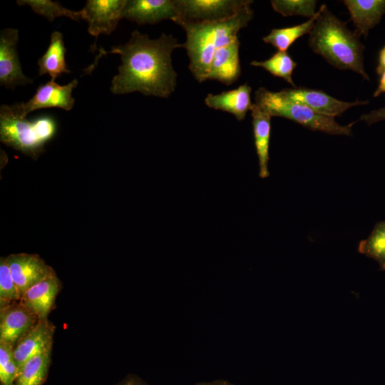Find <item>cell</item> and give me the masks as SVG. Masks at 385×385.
Instances as JSON below:
<instances>
[{"instance_id":"6da1fadb","label":"cell","mask_w":385,"mask_h":385,"mask_svg":"<svg viewBox=\"0 0 385 385\" xmlns=\"http://www.w3.org/2000/svg\"><path fill=\"white\" fill-rule=\"evenodd\" d=\"M183 43L171 34L163 33L157 39L135 30L125 44L113 46L102 54L118 53L122 63L112 81L113 94L138 91L145 96L168 98L175 91L177 73L172 65V52Z\"/></svg>"},{"instance_id":"7a4b0ae2","label":"cell","mask_w":385,"mask_h":385,"mask_svg":"<svg viewBox=\"0 0 385 385\" xmlns=\"http://www.w3.org/2000/svg\"><path fill=\"white\" fill-rule=\"evenodd\" d=\"M248 4L234 16L215 22L181 21L178 24L186 33L183 43L190 59L189 69L202 83L207 80L215 52L238 38L237 34L252 19L254 13Z\"/></svg>"},{"instance_id":"3957f363","label":"cell","mask_w":385,"mask_h":385,"mask_svg":"<svg viewBox=\"0 0 385 385\" xmlns=\"http://www.w3.org/2000/svg\"><path fill=\"white\" fill-rule=\"evenodd\" d=\"M309 37L312 50L339 69L351 70L369 80L364 67V46L359 35L330 12L326 4L319 9Z\"/></svg>"},{"instance_id":"277c9868","label":"cell","mask_w":385,"mask_h":385,"mask_svg":"<svg viewBox=\"0 0 385 385\" xmlns=\"http://www.w3.org/2000/svg\"><path fill=\"white\" fill-rule=\"evenodd\" d=\"M55 119L42 115L34 120L22 116L13 104L0 107V140L7 146L36 159L56 134Z\"/></svg>"},{"instance_id":"5b68a950","label":"cell","mask_w":385,"mask_h":385,"mask_svg":"<svg viewBox=\"0 0 385 385\" xmlns=\"http://www.w3.org/2000/svg\"><path fill=\"white\" fill-rule=\"evenodd\" d=\"M255 103L272 116L293 120L304 127L331 135H350L354 123L346 125L339 124L334 117L318 113L305 105L282 96L279 92L260 87L255 93Z\"/></svg>"},{"instance_id":"8992f818","label":"cell","mask_w":385,"mask_h":385,"mask_svg":"<svg viewBox=\"0 0 385 385\" xmlns=\"http://www.w3.org/2000/svg\"><path fill=\"white\" fill-rule=\"evenodd\" d=\"M179 19L176 21L215 22L228 19L243 7L251 4L250 0H174Z\"/></svg>"},{"instance_id":"52a82bcc","label":"cell","mask_w":385,"mask_h":385,"mask_svg":"<svg viewBox=\"0 0 385 385\" xmlns=\"http://www.w3.org/2000/svg\"><path fill=\"white\" fill-rule=\"evenodd\" d=\"M78 83L77 79H73L67 85L61 86L51 79L50 81L40 85L35 94L27 102L14 105L24 117L41 108H58L68 111L74 106L75 99L72 96V91Z\"/></svg>"},{"instance_id":"ba28073f","label":"cell","mask_w":385,"mask_h":385,"mask_svg":"<svg viewBox=\"0 0 385 385\" xmlns=\"http://www.w3.org/2000/svg\"><path fill=\"white\" fill-rule=\"evenodd\" d=\"M279 92L287 99L305 105L318 113L334 118L342 115L351 107L369 103L367 101L359 100L354 102L342 101L322 91L304 87L284 88Z\"/></svg>"},{"instance_id":"9c48e42d","label":"cell","mask_w":385,"mask_h":385,"mask_svg":"<svg viewBox=\"0 0 385 385\" xmlns=\"http://www.w3.org/2000/svg\"><path fill=\"white\" fill-rule=\"evenodd\" d=\"M125 3L126 0H88L81 10L88 33L96 38L101 34H111L123 18Z\"/></svg>"},{"instance_id":"30bf717a","label":"cell","mask_w":385,"mask_h":385,"mask_svg":"<svg viewBox=\"0 0 385 385\" xmlns=\"http://www.w3.org/2000/svg\"><path fill=\"white\" fill-rule=\"evenodd\" d=\"M19 31L6 28L0 34V85L6 88H14L16 86L33 83L22 72L17 53Z\"/></svg>"},{"instance_id":"8fae6325","label":"cell","mask_w":385,"mask_h":385,"mask_svg":"<svg viewBox=\"0 0 385 385\" xmlns=\"http://www.w3.org/2000/svg\"><path fill=\"white\" fill-rule=\"evenodd\" d=\"M54 327L47 318L38 319L14 346L17 374L31 357L51 349Z\"/></svg>"},{"instance_id":"7c38bea8","label":"cell","mask_w":385,"mask_h":385,"mask_svg":"<svg viewBox=\"0 0 385 385\" xmlns=\"http://www.w3.org/2000/svg\"><path fill=\"white\" fill-rule=\"evenodd\" d=\"M123 16L138 25L155 24L167 19L176 23L179 19L174 0H126Z\"/></svg>"},{"instance_id":"4fadbf2b","label":"cell","mask_w":385,"mask_h":385,"mask_svg":"<svg viewBox=\"0 0 385 385\" xmlns=\"http://www.w3.org/2000/svg\"><path fill=\"white\" fill-rule=\"evenodd\" d=\"M60 285L55 271L51 269L44 277L23 293L20 302L38 319H46L53 306Z\"/></svg>"},{"instance_id":"5bb4252c","label":"cell","mask_w":385,"mask_h":385,"mask_svg":"<svg viewBox=\"0 0 385 385\" xmlns=\"http://www.w3.org/2000/svg\"><path fill=\"white\" fill-rule=\"evenodd\" d=\"M15 285L21 295L52 269L34 254H12L6 257Z\"/></svg>"},{"instance_id":"9a60e30c","label":"cell","mask_w":385,"mask_h":385,"mask_svg":"<svg viewBox=\"0 0 385 385\" xmlns=\"http://www.w3.org/2000/svg\"><path fill=\"white\" fill-rule=\"evenodd\" d=\"M38 320L21 302L1 307L0 342L12 346Z\"/></svg>"},{"instance_id":"2e32d148","label":"cell","mask_w":385,"mask_h":385,"mask_svg":"<svg viewBox=\"0 0 385 385\" xmlns=\"http://www.w3.org/2000/svg\"><path fill=\"white\" fill-rule=\"evenodd\" d=\"M240 41L237 38L217 49L212 57L207 80H215L227 86L237 81L241 74Z\"/></svg>"},{"instance_id":"e0dca14e","label":"cell","mask_w":385,"mask_h":385,"mask_svg":"<svg viewBox=\"0 0 385 385\" xmlns=\"http://www.w3.org/2000/svg\"><path fill=\"white\" fill-rule=\"evenodd\" d=\"M251 91V87L246 83L235 89L218 94L209 93L205 98V103L209 108L230 113L237 120H242L253 105Z\"/></svg>"},{"instance_id":"ac0fdd59","label":"cell","mask_w":385,"mask_h":385,"mask_svg":"<svg viewBox=\"0 0 385 385\" xmlns=\"http://www.w3.org/2000/svg\"><path fill=\"white\" fill-rule=\"evenodd\" d=\"M251 113L255 146L259 161V176L266 178L270 175L268 163L272 116L256 103H253Z\"/></svg>"},{"instance_id":"d6986e66","label":"cell","mask_w":385,"mask_h":385,"mask_svg":"<svg viewBox=\"0 0 385 385\" xmlns=\"http://www.w3.org/2000/svg\"><path fill=\"white\" fill-rule=\"evenodd\" d=\"M356 32L366 36L385 13V0H345Z\"/></svg>"},{"instance_id":"ffe728a7","label":"cell","mask_w":385,"mask_h":385,"mask_svg":"<svg viewBox=\"0 0 385 385\" xmlns=\"http://www.w3.org/2000/svg\"><path fill=\"white\" fill-rule=\"evenodd\" d=\"M66 52L62 34L53 31L46 51L38 61V75L49 74L51 80L55 81L62 73H70L71 71L66 67Z\"/></svg>"},{"instance_id":"44dd1931","label":"cell","mask_w":385,"mask_h":385,"mask_svg":"<svg viewBox=\"0 0 385 385\" xmlns=\"http://www.w3.org/2000/svg\"><path fill=\"white\" fill-rule=\"evenodd\" d=\"M49 349L29 359L19 371L14 385H42L51 361Z\"/></svg>"},{"instance_id":"7402d4cb","label":"cell","mask_w":385,"mask_h":385,"mask_svg":"<svg viewBox=\"0 0 385 385\" xmlns=\"http://www.w3.org/2000/svg\"><path fill=\"white\" fill-rule=\"evenodd\" d=\"M318 15L319 11L303 24L283 29H274L267 36L263 37L262 40L267 43L272 44L279 51H286L294 41L310 33Z\"/></svg>"},{"instance_id":"603a6c76","label":"cell","mask_w":385,"mask_h":385,"mask_svg":"<svg viewBox=\"0 0 385 385\" xmlns=\"http://www.w3.org/2000/svg\"><path fill=\"white\" fill-rule=\"evenodd\" d=\"M358 251L376 260L381 270H385V221L376 222L369 236L361 240Z\"/></svg>"},{"instance_id":"cb8c5ba5","label":"cell","mask_w":385,"mask_h":385,"mask_svg":"<svg viewBox=\"0 0 385 385\" xmlns=\"http://www.w3.org/2000/svg\"><path fill=\"white\" fill-rule=\"evenodd\" d=\"M250 64L253 66L263 68L272 75L282 78L293 87H296L292 81V74L297 66V63L286 51H278L271 58L265 61H253Z\"/></svg>"},{"instance_id":"d4e9b609","label":"cell","mask_w":385,"mask_h":385,"mask_svg":"<svg viewBox=\"0 0 385 385\" xmlns=\"http://www.w3.org/2000/svg\"><path fill=\"white\" fill-rule=\"evenodd\" d=\"M19 6L29 5L36 14L52 22L56 17L66 16L74 21L83 19L82 10L75 11L64 8L58 2L50 0H18Z\"/></svg>"},{"instance_id":"484cf974","label":"cell","mask_w":385,"mask_h":385,"mask_svg":"<svg viewBox=\"0 0 385 385\" xmlns=\"http://www.w3.org/2000/svg\"><path fill=\"white\" fill-rule=\"evenodd\" d=\"M317 1L314 0H272L273 9L284 16L299 15L313 17Z\"/></svg>"},{"instance_id":"4316f807","label":"cell","mask_w":385,"mask_h":385,"mask_svg":"<svg viewBox=\"0 0 385 385\" xmlns=\"http://www.w3.org/2000/svg\"><path fill=\"white\" fill-rule=\"evenodd\" d=\"M13 349L14 346L0 342V381L2 385H14L17 376Z\"/></svg>"},{"instance_id":"83f0119b","label":"cell","mask_w":385,"mask_h":385,"mask_svg":"<svg viewBox=\"0 0 385 385\" xmlns=\"http://www.w3.org/2000/svg\"><path fill=\"white\" fill-rule=\"evenodd\" d=\"M21 299L13 280L6 257L0 258V302L1 307L5 304Z\"/></svg>"},{"instance_id":"f1b7e54d","label":"cell","mask_w":385,"mask_h":385,"mask_svg":"<svg viewBox=\"0 0 385 385\" xmlns=\"http://www.w3.org/2000/svg\"><path fill=\"white\" fill-rule=\"evenodd\" d=\"M385 119V107L378 110H374L369 113L362 115L359 120L364 121L368 125H371L374 123L383 120Z\"/></svg>"},{"instance_id":"f546056e","label":"cell","mask_w":385,"mask_h":385,"mask_svg":"<svg viewBox=\"0 0 385 385\" xmlns=\"http://www.w3.org/2000/svg\"><path fill=\"white\" fill-rule=\"evenodd\" d=\"M117 385H148L143 380L135 375H128Z\"/></svg>"},{"instance_id":"4dcf8cb0","label":"cell","mask_w":385,"mask_h":385,"mask_svg":"<svg viewBox=\"0 0 385 385\" xmlns=\"http://www.w3.org/2000/svg\"><path fill=\"white\" fill-rule=\"evenodd\" d=\"M385 71V46L381 49L379 53V65L376 68V73L381 75Z\"/></svg>"},{"instance_id":"1f68e13d","label":"cell","mask_w":385,"mask_h":385,"mask_svg":"<svg viewBox=\"0 0 385 385\" xmlns=\"http://www.w3.org/2000/svg\"><path fill=\"white\" fill-rule=\"evenodd\" d=\"M195 385H234L228 381L223 379H217L211 381L197 382Z\"/></svg>"},{"instance_id":"d6a6232c","label":"cell","mask_w":385,"mask_h":385,"mask_svg":"<svg viewBox=\"0 0 385 385\" xmlns=\"http://www.w3.org/2000/svg\"><path fill=\"white\" fill-rule=\"evenodd\" d=\"M381 76V77L379 81V86L374 93V97H376L380 94L385 93V71Z\"/></svg>"}]
</instances>
